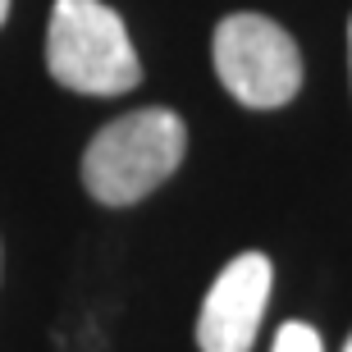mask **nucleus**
Here are the masks:
<instances>
[{"label":"nucleus","instance_id":"423d86ee","mask_svg":"<svg viewBox=\"0 0 352 352\" xmlns=\"http://www.w3.org/2000/svg\"><path fill=\"white\" fill-rule=\"evenodd\" d=\"M5 19H10V0H0V28H5Z\"/></svg>","mask_w":352,"mask_h":352},{"label":"nucleus","instance_id":"f257e3e1","mask_svg":"<svg viewBox=\"0 0 352 352\" xmlns=\"http://www.w3.org/2000/svg\"><path fill=\"white\" fill-rule=\"evenodd\" d=\"M188 156V124L170 105H142L110 119L82 151V188L101 206H133Z\"/></svg>","mask_w":352,"mask_h":352},{"label":"nucleus","instance_id":"f03ea898","mask_svg":"<svg viewBox=\"0 0 352 352\" xmlns=\"http://www.w3.org/2000/svg\"><path fill=\"white\" fill-rule=\"evenodd\" d=\"M51 78L82 96H124L142 82L129 28L105 0H55L46 23Z\"/></svg>","mask_w":352,"mask_h":352},{"label":"nucleus","instance_id":"39448f33","mask_svg":"<svg viewBox=\"0 0 352 352\" xmlns=\"http://www.w3.org/2000/svg\"><path fill=\"white\" fill-rule=\"evenodd\" d=\"M270 352H325V343H320V334H316L311 325H302V320H288V325H279V334H274Z\"/></svg>","mask_w":352,"mask_h":352},{"label":"nucleus","instance_id":"20e7f679","mask_svg":"<svg viewBox=\"0 0 352 352\" xmlns=\"http://www.w3.org/2000/svg\"><path fill=\"white\" fill-rule=\"evenodd\" d=\"M274 265L265 252H243L210 284L197 316V348L201 352H252L261 334V316L270 307Z\"/></svg>","mask_w":352,"mask_h":352},{"label":"nucleus","instance_id":"7ed1b4c3","mask_svg":"<svg viewBox=\"0 0 352 352\" xmlns=\"http://www.w3.org/2000/svg\"><path fill=\"white\" fill-rule=\"evenodd\" d=\"M215 74L248 110H279L302 87V51L265 14H229L215 28Z\"/></svg>","mask_w":352,"mask_h":352},{"label":"nucleus","instance_id":"6e6552de","mask_svg":"<svg viewBox=\"0 0 352 352\" xmlns=\"http://www.w3.org/2000/svg\"><path fill=\"white\" fill-rule=\"evenodd\" d=\"M343 352H352V339H348V343H343Z\"/></svg>","mask_w":352,"mask_h":352},{"label":"nucleus","instance_id":"0eeeda50","mask_svg":"<svg viewBox=\"0 0 352 352\" xmlns=\"http://www.w3.org/2000/svg\"><path fill=\"white\" fill-rule=\"evenodd\" d=\"M348 60H352V28H348Z\"/></svg>","mask_w":352,"mask_h":352}]
</instances>
